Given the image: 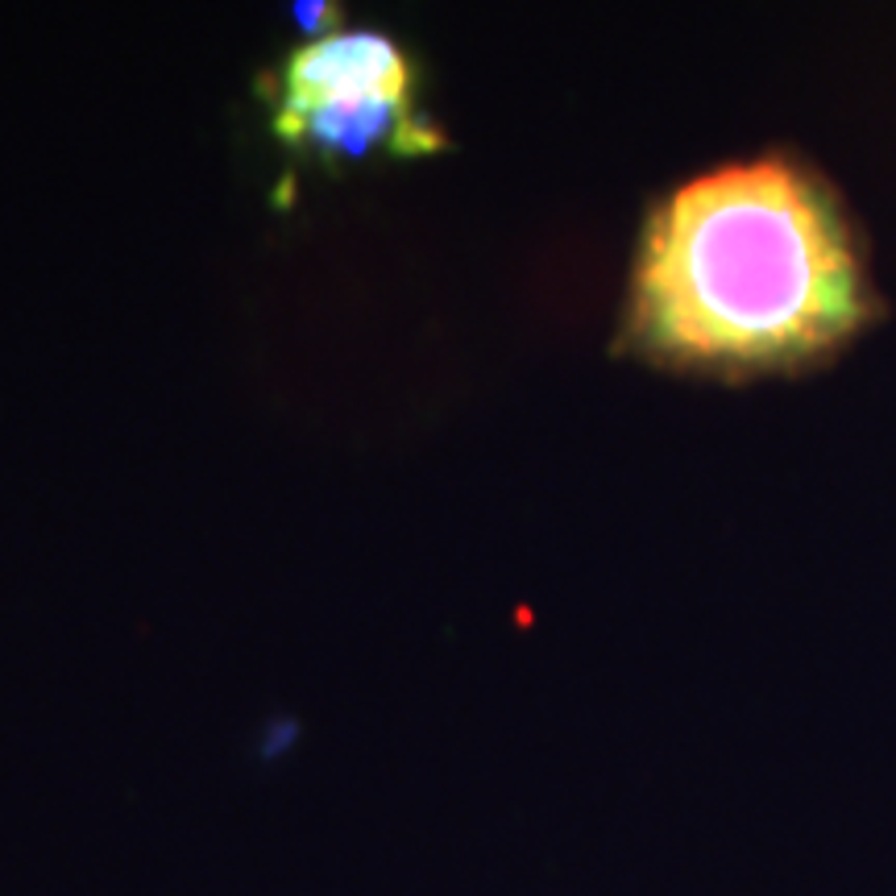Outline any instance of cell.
Masks as SVG:
<instances>
[{"mask_svg": "<svg viewBox=\"0 0 896 896\" xmlns=\"http://www.w3.org/2000/svg\"><path fill=\"white\" fill-rule=\"evenodd\" d=\"M876 316L843 195L797 154H755L652 204L631 262L623 349L677 374L751 382L826 366Z\"/></svg>", "mask_w": 896, "mask_h": 896, "instance_id": "obj_1", "label": "cell"}, {"mask_svg": "<svg viewBox=\"0 0 896 896\" xmlns=\"http://www.w3.org/2000/svg\"><path fill=\"white\" fill-rule=\"evenodd\" d=\"M270 125L287 150L316 158H415L444 150L419 112V71L382 30H341L299 46L266 83Z\"/></svg>", "mask_w": 896, "mask_h": 896, "instance_id": "obj_2", "label": "cell"}]
</instances>
